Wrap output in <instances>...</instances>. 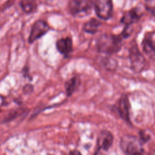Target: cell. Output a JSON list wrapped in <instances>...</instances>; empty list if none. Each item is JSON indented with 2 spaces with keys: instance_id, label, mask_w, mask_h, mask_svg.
Returning a JSON list of instances; mask_svg holds the SVG:
<instances>
[{
  "instance_id": "cell-1",
  "label": "cell",
  "mask_w": 155,
  "mask_h": 155,
  "mask_svg": "<svg viewBox=\"0 0 155 155\" xmlns=\"http://www.w3.org/2000/svg\"><path fill=\"white\" fill-rule=\"evenodd\" d=\"M122 39L121 35L102 34L98 36L96 41L97 50L100 53L107 54L116 53L122 47Z\"/></svg>"
},
{
  "instance_id": "cell-2",
  "label": "cell",
  "mask_w": 155,
  "mask_h": 155,
  "mask_svg": "<svg viewBox=\"0 0 155 155\" xmlns=\"http://www.w3.org/2000/svg\"><path fill=\"white\" fill-rule=\"evenodd\" d=\"M120 147L125 155H143V142L140 138L130 134H125L120 138Z\"/></svg>"
},
{
  "instance_id": "cell-3",
  "label": "cell",
  "mask_w": 155,
  "mask_h": 155,
  "mask_svg": "<svg viewBox=\"0 0 155 155\" xmlns=\"http://www.w3.org/2000/svg\"><path fill=\"white\" fill-rule=\"evenodd\" d=\"M94 4L93 0H70L68 7L73 16L88 15L91 13Z\"/></svg>"
},
{
  "instance_id": "cell-4",
  "label": "cell",
  "mask_w": 155,
  "mask_h": 155,
  "mask_svg": "<svg viewBox=\"0 0 155 155\" xmlns=\"http://www.w3.org/2000/svg\"><path fill=\"white\" fill-rule=\"evenodd\" d=\"M129 58L131 68L134 72L140 73L145 68L146 60L136 43L133 44L129 49Z\"/></svg>"
},
{
  "instance_id": "cell-5",
  "label": "cell",
  "mask_w": 155,
  "mask_h": 155,
  "mask_svg": "<svg viewBox=\"0 0 155 155\" xmlns=\"http://www.w3.org/2000/svg\"><path fill=\"white\" fill-rule=\"evenodd\" d=\"M94 7L97 16L101 19L107 21L112 16L113 10L112 0H96Z\"/></svg>"
},
{
  "instance_id": "cell-6",
  "label": "cell",
  "mask_w": 155,
  "mask_h": 155,
  "mask_svg": "<svg viewBox=\"0 0 155 155\" xmlns=\"http://www.w3.org/2000/svg\"><path fill=\"white\" fill-rule=\"evenodd\" d=\"M50 27L47 22L44 20H38L32 25L28 36V42L32 44L36 40L45 35Z\"/></svg>"
},
{
  "instance_id": "cell-7",
  "label": "cell",
  "mask_w": 155,
  "mask_h": 155,
  "mask_svg": "<svg viewBox=\"0 0 155 155\" xmlns=\"http://www.w3.org/2000/svg\"><path fill=\"white\" fill-rule=\"evenodd\" d=\"M114 137L113 134L108 130L101 131L97 139V151L94 155H99V153L107 151L111 147Z\"/></svg>"
},
{
  "instance_id": "cell-8",
  "label": "cell",
  "mask_w": 155,
  "mask_h": 155,
  "mask_svg": "<svg viewBox=\"0 0 155 155\" xmlns=\"http://www.w3.org/2000/svg\"><path fill=\"white\" fill-rule=\"evenodd\" d=\"M144 53L151 59H155V31L147 33L142 42Z\"/></svg>"
},
{
  "instance_id": "cell-9",
  "label": "cell",
  "mask_w": 155,
  "mask_h": 155,
  "mask_svg": "<svg viewBox=\"0 0 155 155\" xmlns=\"http://www.w3.org/2000/svg\"><path fill=\"white\" fill-rule=\"evenodd\" d=\"M116 110L120 117L127 122H130V103L127 96L122 95L116 103Z\"/></svg>"
},
{
  "instance_id": "cell-10",
  "label": "cell",
  "mask_w": 155,
  "mask_h": 155,
  "mask_svg": "<svg viewBox=\"0 0 155 155\" xmlns=\"http://www.w3.org/2000/svg\"><path fill=\"white\" fill-rule=\"evenodd\" d=\"M142 16V13L139 12L137 8H133L125 12L120 19V22L125 25H131L138 22Z\"/></svg>"
},
{
  "instance_id": "cell-11",
  "label": "cell",
  "mask_w": 155,
  "mask_h": 155,
  "mask_svg": "<svg viewBox=\"0 0 155 155\" xmlns=\"http://www.w3.org/2000/svg\"><path fill=\"white\" fill-rule=\"evenodd\" d=\"M58 51L64 56H68L72 51L73 42L71 38L66 37L58 39L56 43Z\"/></svg>"
},
{
  "instance_id": "cell-12",
  "label": "cell",
  "mask_w": 155,
  "mask_h": 155,
  "mask_svg": "<svg viewBox=\"0 0 155 155\" xmlns=\"http://www.w3.org/2000/svg\"><path fill=\"white\" fill-rule=\"evenodd\" d=\"M101 25V22L99 20L94 18H91L85 23L83 29L85 32L93 35L97 31L98 28Z\"/></svg>"
},
{
  "instance_id": "cell-13",
  "label": "cell",
  "mask_w": 155,
  "mask_h": 155,
  "mask_svg": "<svg viewBox=\"0 0 155 155\" xmlns=\"http://www.w3.org/2000/svg\"><path fill=\"white\" fill-rule=\"evenodd\" d=\"M19 5L24 12L30 14L35 12L37 9V3L35 0H21Z\"/></svg>"
},
{
  "instance_id": "cell-14",
  "label": "cell",
  "mask_w": 155,
  "mask_h": 155,
  "mask_svg": "<svg viewBox=\"0 0 155 155\" xmlns=\"http://www.w3.org/2000/svg\"><path fill=\"white\" fill-rule=\"evenodd\" d=\"M78 85V80L76 78L74 77L69 79L65 84V92L67 96H71L74 91Z\"/></svg>"
},
{
  "instance_id": "cell-15",
  "label": "cell",
  "mask_w": 155,
  "mask_h": 155,
  "mask_svg": "<svg viewBox=\"0 0 155 155\" xmlns=\"http://www.w3.org/2000/svg\"><path fill=\"white\" fill-rule=\"evenodd\" d=\"M145 7L150 14L155 16V0H145Z\"/></svg>"
},
{
  "instance_id": "cell-16",
  "label": "cell",
  "mask_w": 155,
  "mask_h": 155,
  "mask_svg": "<svg viewBox=\"0 0 155 155\" xmlns=\"http://www.w3.org/2000/svg\"><path fill=\"white\" fill-rule=\"evenodd\" d=\"M133 30V29L132 27H131V25H125L120 35L123 38H127L131 36Z\"/></svg>"
},
{
  "instance_id": "cell-17",
  "label": "cell",
  "mask_w": 155,
  "mask_h": 155,
  "mask_svg": "<svg viewBox=\"0 0 155 155\" xmlns=\"http://www.w3.org/2000/svg\"><path fill=\"white\" fill-rule=\"evenodd\" d=\"M22 113V111L21 112V109H18L17 110L13 111H12V113H9L7 117L5 118V120L6 121L10 120L13 119V118L21 115Z\"/></svg>"
},
{
  "instance_id": "cell-18",
  "label": "cell",
  "mask_w": 155,
  "mask_h": 155,
  "mask_svg": "<svg viewBox=\"0 0 155 155\" xmlns=\"http://www.w3.org/2000/svg\"><path fill=\"white\" fill-rule=\"evenodd\" d=\"M33 87L31 84H27L26 85L24 86L23 88L24 92L27 94L31 93L33 91Z\"/></svg>"
},
{
  "instance_id": "cell-19",
  "label": "cell",
  "mask_w": 155,
  "mask_h": 155,
  "mask_svg": "<svg viewBox=\"0 0 155 155\" xmlns=\"http://www.w3.org/2000/svg\"><path fill=\"white\" fill-rule=\"evenodd\" d=\"M69 155H82V154L79 151H78L76 150H74L70 152Z\"/></svg>"
},
{
  "instance_id": "cell-20",
  "label": "cell",
  "mask_w": 155,
  "mask_h": 155,
  "mask_svg": "<svg viewBox=\"0 0 155 155\" xmlns=\"http://www.w3.org/2000/svg\"><path fill=\"white\" fill-rule=\"evenodd\" d=\"M150 155H155V150H154L153 152H152Z\"/></svg>"
}]
</instances>
